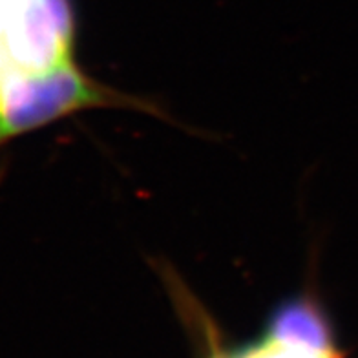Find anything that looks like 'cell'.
<instances>
[{
  "label": "cell",
  "mask_w": 358,
  "mask_h": 358,
  "mask_svg": "<svg viewBox=\"0 0 358 358\" xmlns=\"http://www.w3.org/2000/svg\"><path fill=\"white\" fill-rule=\"evenodd\" d=\"M207 358H342L329 320L311 298L298 296L283 302L268 316L262 336L240 348L225 349L205 333Z\"/></svg>",
  "instance_id": "2"
},
{
  "label": "cell",
  "mask_w": 358,
  "mask_h": 358,
  "mask_svg": "<svg viewBox=\"0 0 358 358\" xmlns=\"http://www.w3.org/2000/svg\"><path fill=\"white\" fill-rule=\"evenodd\" d=\"M73 35L70 0H0V141L103 101Z\"/></svg>",
  "instance_id": "1"
}]
</instances>
